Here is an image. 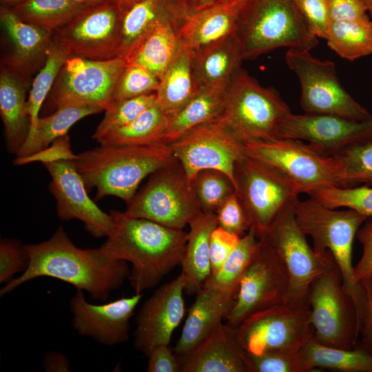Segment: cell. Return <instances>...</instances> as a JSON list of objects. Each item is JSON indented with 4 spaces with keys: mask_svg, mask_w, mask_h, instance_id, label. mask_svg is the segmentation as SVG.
<instances>
[{
    "mask_svg": "<svg viewBox=\"0 0 372 372\" xmlns=\"http://www.w3.org/2000/svg\"><path fill=\"white\" fill-rule=\"evenodd\" d=\"M218 226L222 229L243 236L250 229L244 209L235 192L216 211Z\"/></svg>",
    "mask_w": 372,
    "mask_h": 372,
    "instance_id": "7dc6e473",
    "label": "cell"
},
{
    "mask_svg": "<svg viewBox=\"0 0 372 372\" xmlns=\"http://www.w3.org/2000/svg\"><path fill=\"white\" fill-rule=\"evenodd\" d=\"M11 7L24 21L51 32L87 9L68 0H24Z\"/></svg>",
    "mask_w": 372,
    "mask_h": 372,
    "instance_id": "74e56055",
    "label": "cell"
},
{
    "mask_svg": "<svg viewBox=\"0 0 372 372\" xmlns=\"http://www.w3.org/2000/svg\"><path fill=\"white\" fill-rule=\"evenodd\" d=\"M156 92L135 98L111 101L92 138L98 141L111 130L121 127L135 119L156 101Z\"/></svg>",
    "mask_w": 372,
    "mask_h": 372,
    "instance_id": "7bdbcfd3",
    "label": "cell"
},
{
    "mask_svg": "<svg viewBox=\"0 0 372 372\" xmlns=\"http://www.w3.org/2000/svg\"><path fill=\"white\" fill-rule=\"evenodd\" d=\"M180 26L168 19L156 23L124 57L126 63L140 65L160 79L180 47Z\"/></svg>",
    "mask_w": 372,
    "mask_h": 372,
    "instance_id": "f1b7e54d",
    "label": "cell"
},
{
    "mask_svg": "<svg viewBox=\"0 0 372 372\" xmlns=\"http://www.w3.org/2000/svg\"><path fill=\"white\" fill-rule=\"evenodd\" d=\"M174 158L169 143L103 145L76 154L72 160L94 200L105 196L129 203L141 181Z\"/></svg>",
    "mask_w": 372,
    "mask_h": 372,
    "instance_id": "3957f363",
    "label": "cell"
},
{
    "mask_svg": "<svg viewBox=\"0 0 372 372\" xmlns=\"http://www.w3.org/2000/svg\"><path fill=\"white\" fill-rule=\"evenodd\" d=\"M304 372L328 369L340 372H372V355L358 342L352 349L331 347L313 339L300 350Z\"/></svg>",
    "mask_w": 372,
    "mask_h": 372,
    "instance_id": "d6a6232c",
    "label": "cell"
},
{
    "mask_svg": "<svg viewBox=\"0 0 372 372\" xmlns=\"http://www.w3.org/2000/svg\"><path fill=\"white\" fill-rule=\"evenodd\" d=\"M311 32L325 38L331 19L328 0H292Z\"/></svg>",
    "mask_w": 372,
    "mask_h": 372,
    "instance_id": "c3c4849f",
    "label": "cell"
},
{
    "mask_svg": "<svg viewBox=\"0 0 372 372\" xmlns=\"http://www.w3.org/2000/svg\"><path fill=\"white\" fill-rule=\"evenodd\" d=\"M123 10L107 0L88 8L52 32V41L70 56L94 60L119 56Z\"/></svg>",
    "mask_w": 372,
    "mask_h": 372,
    "instance_id": "9a60e30c",
    "label": "cell"
},
{
    "mask_svg": "<svg viewBox=\"0 0 372 372\" xmlns=\"http://www.w3.org/2000/svg\"><path fill=\"white\" fill-rule=\"evenodd\" d=\"M181 274L158 287L138 311L133 345L146 356L158 344H169L185 313Z\"/></svg>",
    "mask_w": 372,
    "mask_h": 372,
    "instance_id": "ffe728a7",
    "label": "cell"
},
{
    "mask_svg": "<svg viewBox=\"0 0 372 372\" xmlns=\"http://www.w3.org/2000/svg\"><path fill=\"white\" fill-rule=\"evenodd\" d=\"M338 156L344 187L372 186V134L344 148Z\"/></svg>",
    "mask_w": 372,
    "mask_h": 372,
    "instance_id": "ab89813d",
    "label": "cell"
},
{
    "mask_svg": "<svg viewBox=\"0 0 372 372\" xmlns=\"http://www.w3.org/2000/svg\"><path fill=\"white\" fill-rule=\"evenodd\" d=\"M0 21L12 47L3 65L27 79L45 63L52 32L24 21L8 6L1 7Z\"/></svg>",
    "mask_w": 372,
    "mask_h": 372,
    "instance_id": "7402d4cb",
    "label": "cell"
},
{
    "mask_svg": "<svg viewBox=\"0 0 372 372\" xmlns=\"http://www.w3.org/2000/svg\"><path fill=\"white\" fill-rule=\"evenodd\" d=\"M126 65L123 57L94 60L70 56L61 66L45 101L50 111L73 105H94L105 110Z\"/></svg>",
    "mask_w": 372,
    "mask_h": 372,
    "instance_id": "4fadbf2b",
    "label": "cell"
},
{
    "mask_svg": "<svg viewBox=\"0 0 372 372\" xmlns=\"http://www.w3.org/2000/svg\"><path fill=\"white\" fill-rule=\"evenodd\" d=\"M371 134L372 119L357 121L334 114L291 113L281 123L278 138L304 141L320 154L335 156Z\"/></svg>",
    "mask_w": 372,
    "mask_h": 372,
    "instance_id": "ac0fdd59",
    "label": "cell"
},
{
    "mask_svg": "<svg viewBox=\"0 0 372 372\" xmlns=\"http://www.w3.org/2000/svg\"><path fill=\"white\" fill-rule=\"evenodd\" d=\"M285 59L299 80L300 104L304 113L334 114L357 121L372 119V114L342 87L333 61L294 49H289Z\"/></svg>",
    "mask_w": 372,
    "mask_h": 372,
    "instance_id": "8fae6325",
    "label": "cell"
},
{
    "mask_svg": "<svg viewBox=\"0 0 372 372\" xmlns=\"http://www.w3.org/2000/svg\"><path fill=\"white\" fill-rule=\"evenodd\" d=\"M104 110L103 107L94 105L66 106L40 117L35 131L26 138L16 154L17 157H26L45 148L58 138L67 134L70 128L79 120Z\"/></svg>",
    "mask_w": 372,
    "mask_h": 372,
    "instance_id": "836d02e7",
    "label": "cell"
},
{
    "mask_svg": "<svg viewBox=\"0 0 372 372\" xmlns=\"http://www.w3.org/2000/svg\"><path fill=\"white\" fill-rule=\"evenodd\" d=\"M26 80L3 65L0 73V114L10 152L17 154L25 141L30 121L25 96Z\"/></svg>",
    "mask_w": 372,
    "mask_h": 372,
    "instance_id": "83f0119b",
    "label": "cell"
},
{
    "mask_svg": "<svg viewBox=\"0 0 372 372\" xmlns=\"http://www.w3.org/2000/svg\"><path fill=\"white\" fill-rule=\"evenodd\" d=\"M364 303L360 322L358 343L372 355V276L360 281Z\"/></svg>",
    "mask_w": 372,
    "mask_h": 372,
    "instance_id": "db71d44e",
    "label": "cell"
},
{
    "mask_svg": "<svg viewBox=\"0 0 372 372\" xmlns=\"http://www.w3.org/2000/svg\"><path fill=\"white\" fill-rule=\"evenodd\" d=\"M149 176L127 203L126 215L182 230L203 212L191 181L174 156Z\"/></svg>",
    "mask_w": 372,
    "mask_h": 372,
    "instance_id": "52a82bcc",
    "label": "cell"
},
{
    "mask_svg": "<svg viewBox=\"0 0 372 372\" xmlns=\"http://www.w3.org/2000/svg\"><path fill=\"white\" fill-rule=\"evenodd\" d=\"M194 7L196 10H200L205 8L213 6L218 2L222 1L221 0H189Z\"/></svg>",
    "mask_w": 372,
    "mask_h": 372,
    "instance_id": "6f0895ef",
    "label": "cell"
},
{
    "mask_svg": "<svg viewBox=\"0 0 372 372\" xmlns=\"http://www.w3.org/2000/svg\"><path fill=\"white\" fill-rule=\"evenodd\" d=\"M245 1H220L196 11L178 29L180 42L196 50L234 36Z\"/></svg>",
    "mask_w": 372,
    "mask_h": 372,
    "instance_id": "d4e9b609",
    "label": "cell"
},
{
    "mask_svg": "<svg viewBox=\"0 0 372 372\" xmlns=\"http://www.w3.org/2000/svg\"><path fill=\"white\" fill-rule=\"evenodd\" d=\"M76 156V154H74L71 149L70 137L67 134L32 155L26 157H16L13 163L16 165H21L39 161L44 165L60 161L73 160Z\"/></svg>",
    "mask_w": 372,
    "mask_h": 372,
    "instance_id": "f907efd6",
    "label": "cell"
},
{
    "mask_svg": "<svg viewBox=\"0 0 372 372\" xmlns=\"http://www.w3.org/2000/svg\"><path fill=\"white\" fill-rule=\"evenodd\" d=\"M202 211L216 212L236 192L234 183L225 173L216 169L200 171L191 180Z\"/></svg>",
    "mask_w": 372,
    "mask_h": 372,
    "instance_id": "60d3db41",
    "label": "cell"
},
{
    "mask_svg": "<svg viewBox=\"0 0 372 372\" xmlns=\"http://www.w3.org/2000/svg\"><path fill=\"white\" fill-rule=\"evenodd\" d=\"M291 113L274 88L262 86L241 68L226 90L218 118L246 145L277 138Z\"/></svg>",
    "mask_w": 372,
    "mask_h": 372,
    "instance_id": "8992f818",
    "label": "cell"
},
{
    "mask_svg": "<svg viewBox=\"0 0 372 372\" xmlns=\"http://www.w3.org/2000/svg\"><path fill=\"white\" fill-rule=\"evenodd\" d=\"M169 143L190 181L200 171L211 169L227 174L235 186L234 167L247 154L245 145L219 118Z\"/></svg>",
    "mask_w": 372,
    "mask_h": 372,
    "instance_id": "2e32d148",
    "label": "cell"
},
{
    "mask_svg": "<svg viewBox=\"0 0 372 372\" xmlns=\"http://www.w3.org/2000/svg\"><path fill=\"white\" fill-rule=\"evenodd\" d=\"M196 11L189 0H138L123 11L119 56L124 58L158 21L172 19L181 25Z\"/></svg>",
    "mask_w": 372,
    "mask_h": 372,
    "instance_id": "484cf974",
    "label": "cell"
},
{
    "mask_svg": "<svg viewBox=\"0 0 372 372\" xmlns=\"http://www.w3.org/2000/svg\"><path fill=\"white\" fill-rule=\"evenodd\" d=\"M242 61L235 35L194 50L193 70L198 88L229 85L242 68Z\"/></svg>",
    "mask_w": 372,
    "mask_h": 372,
    "instance_id": "f546056e",
    "label": "cell"
},
{
    "mask_svg": "<svg viewBox=\"0 0 372 372\" xmlns=\"http://www.w3.org/2000/svg\"><path fill=\"white\" fill-rule=\"evenodd\" d=\"M234 176L236 193L249 227L258 238L300 194L296 186L280 172L247 154L236 163Z\"/></svg>",
    "mask_w": 372,
    "mask_h": 372,
    "instance_id": "9c48e42d",
    "label": "cell"
},
{
    "mask_svg": "<svg viewBox=\"0 0 372 372\" xmlns=\"http://www.w3.org/2000/svg\"><path fill=\"white\" fill-rule=\"evenodd\" d=\"M68 56V53L52 41L46 61L34 77L27 99V110L30 121L28 137L35 131L42 105L52 87L61 66Z\"/></svg>",
    "mask_w": 372,
    "mask_h": 372,
    "instance_id": "f35d334b",
    "label": "cell"
},
{
    "mask_svg": "<svg viewBox=\"0 0 372 372\" xmlns=\"http://www.w3.org/2000/svg\"><path fill=\"white\" fill-rule=\"evenodd\" d=\"M288 287L283 261L269 242L259 238L258 248L240 280L226 323L238 327L251 314L283 302Z\"/></svg>",
    "mask_w": 372,
    "mask_h": 372,
    "instance_id": "e0dca14e",
    "label": "cell"
},
{
    "mask_svg": "<svg viewBox=\"0 0 372 372\" xmlns=\"http://www.w3.org/2000/svg\"><path fill=\"white\" fill-rule=\"evenodd\" d=\"M308 196L330 208L350 209L366 218L372 216V186L331 187Z\"/></svg>",
    "mask_w": 372,
    "mask_h": 372,
    "instance_id": "b9f144b4",
    "label": "cell"
},
{
    "mask_svg": "<svg viewBox=\"0 0 372 372\" xmlns=\"http://www.w3.org/2000/svg\"><path fill=\"white\" fill-rule=\"evenodd\" d=\"M193 56L194 50L180 43L174 59L159 79L156 101L169 116L180 111L198 90Z\"/></svg>",
    "mask_w": 372,
    "mask_h": 372,
    "instance_id": "4dcf8cb0",
    "label": "cell"
},
{
    "mask_svg": "<svg viewBox=\"0 0 372 372\" xmlns=\"http://www.w3.org/2000/svg\"><path fill=\"white\" fill-rule=\"evenodd\" d=\"M313 340L331 347L352 349L359 339V320L355 302L343 283L333 258L309 291Z\"/></svg>",
    "mask_w": 372,
    "mask_h": 372,
    "instance_id": "ba28073f",
    "label": "cell"
},
{
    "mask_svg": "<svg viewBox=\"0 0 372 372\" xmlns=\"http://www.w3.org/2000/svg\"><path fill=\"white\" fill-rule=\"evenodd\" d=\"M196 296L173 349L178 357L188 354L205 340L226 319L236 300L235 295L206 287Z\"/></svg>",
    "mask_w": 372,
    "mask_h": 372,
    "instance_id": "cb8c5ba5",
    "label": "cell"
},
{
    "mask_svg": "<svg viewBox=\"0 0 372 372\" xmlns=\"http://www.w3.org/2000/svg\"><path fill=\"white\" fill-rule=\"evenodd\" d=\"M159 79L144 68L127 64L120 74L112 94L111 101L138 97L156 92Z\"/></svg>",
    "mask_w": 372,
    "mask_h": 372,
    "instance_id": "ee69618b",
    "label": "cell"
},
{
    "mask_svg": "<svg viewBox=\"0 0 372 372\" xmlns=\"http://www.w3.org/2000/svg\"><path fill=\"white\" fill-rule=\"evenodd\" d=\"M356 237L362 247V254L354 266L355 279L360 282L372 276V216L368 218L358 229Z\"/></svg>",
    "mask_w": 372,
    "mask_h": 372,
    "instance_id": "816d5d0a",
    "label": "cell"
},
{
    "mask_svg": "<svg viewBox=\"0 0 372 372\" xmlns=\"http://www.w3.org/2000/svg\"><path fill=\"white\" fill-rule=\"evenodd\" d=\"M143 296L136 293L108 303L93 304L85 300L83 290L76 289L70 300L72 327L79 335L105 346L123 344L129 338L130 320Z\"/></svg>",
    "mask_w": 372,
    "mask_h": 372,
    "instance_id": "44dd1931",
    "label": "cell"
},
{
    "mask_svg": "<svg viewBox=\"0 0 372 372\" xmlns=\"http://www.w3.org/2000/svg\"><path fill=\"white\" fill-rule=\"evenodd\" d=\"M235 37L243 61L280 48L310 51L318 43L292 0H246Z\"/></svg>",
    "mask_w": 372,
    "mask_h": 372,
    "instance_id": "277c9868",
    "label": "cell"
},
{
    "mask_svg": "<svg viewBox=\"0 0 372 372\" xmlns=\"http://www.w3.org/2000/svg\"><path fill=\"white\" fill-rule=\"evenodd\" d=\"M70 362L65 354L59 351H49L45 354L43 366L46 372H68Z\"/></svg>",
    "mask_w": 372,
    "mask_h": 372,
    "instance_id": "9f6ffc18",
    "label": "cell"
},
{
    "mask_svg": "<svg viewBox=\"0 0 372 372\" xmlns=\"http://www.w3.org/2000/svg\"><path fill=\"white\" fill-rule=\"evenodd\" d=\"M247 154L289 179L300 194L327 187H344L338 156H326L302 141L277 138L247 144Z\"/></svg>",
    "mask_w": 372,
    "mask_h": 372,
    "instance_id": "30bf717a",
    "label": "cell"
},
{
    "mask_svg": "<svg viewBox=\"0 0 372 372\" xmlns=\"http://www.w3.org/2000/svg\"><path fill=\"white\" fill-rule=\"evenodd\" d=\"M238 328L220 323L188 354L178 357L180 372H247Z\"/></svg>",
    "mask_w": 372,
    "mask_h": 372,
    "instance_id": "603a6c76",
    "label": "cell"
},
{
    "mask_svg": "<svg viewBox=\"0 0 372 372\" xmlns=\"http://www.w3.org/2000/svg\"><path fill=\"white\" fill-rule=\"evenodd\" d=\"M43 165L51 177L49 189L56 199L59 218L79 220L93 236L107 237L113 229L112 216L103 211L89 197L83 179L72 160Z\"/></svg>",
    "mask_w": 372,
    "mask_h": 372,
    "instance_id": "d6986e66",
    "label": "cell"
},
{
    "mask_svg": "<svg viewBox=\"0 0 372 372\" xmlns=\"http://www.w3.org/2000/svg\"><path fill=\"white\" fill-rule=\"evenodd\" d=\"M222 1H231V0H221Z\"/></svg>",
    "mask_w": 372,
    "mask_h": 372,
    "instance_id": "be15d7a7",
    "label": "cell"
},
{
    "mask_svg": "<svg viewBox=\"0 0 372 372\" xmlns=\"http://www.w3.org/2000/svg\"><path fill=\"white\" fill-rule=\"evenodd\" d=\"M68 1L78 6H80L84 8H91L94 6H96L98 4H100L107 0H68Z\"/></svg>",
    "mask_w": 372,
    "mask_h": 372,
    "instance_id": "680465c9",
    "label": "cell"
},
{
    "mask_svg": "<svg viewBox=\"0 0 372 372\" xmlns=\"http://www.w3.org/2000/svg\"><path fill=\"white\" fill-rule=\"evenodd\" d=\"M113 229L101 249L110 256L130 262L128 276L136 293L156 286L180 265L188 233L125 212L112 211Z\"/></svg>",
    "mask_w": 372,
    "mask_h": 372,
    "instance_id": "7a4b0ae2",
    "label": "cell"
},
{
    "mask_svg": "<svg viewBox=\"0 0 372 372\" xmlns=\"http://www.w3.org/2000/svg\"><path fill=\"white\" fill-rule=\"evenodd\" d=\"M240 237L217 226L209 239L211 274L216 273L236 247Z\"/></svg>",
    "mask_w": 372,
    "mask_h": 372,
    "instance_id": "681fc988",
    "label": "cell"
},
{
    "mask_svg": "<svg viewBox=\"0 0 372 372\" xmlns=\"http://www.w3.org/2000/svg\"><path fill=\"white\" fill-rule=\"evenodd\" d=\"M331 21H370L368 12L361 0H328Z\"/></svg>",
    "mask_w": 372,
    "mask_h": 372,
    "instance_id": "f5cc1de1",
    "label": "cell"
},
{
    "mask_svg": "<svg viewBox=\"0 0 372 372\" xmlns=\"http://www.w3.org/2000/svg\"><path fill=\"white\" fill-rule=\"evenodd\" d=\"M168 118L155 101L130 123L110 131L97 141L103 145H147L165 142Z\"/></svg>",
    "mask_w": 372,
    "mask_h": 372,
    "instance_id": "e575fe53",
    "label": "cell"
},
{
    "mask_svg": "<svg viewBox=\"0 0 372 372\" xmlns=\"http://www.w3.org/2000/svg\"><path fill=\"white\" fill-rule=\"evenodd\" d=\"M228 85L200 87L191 100L169 116L164 141L170 143L193 128L218 118Z\"/></svg>",
    "mask_w": 372,
    "mask_h": 372,
    "instance_id": "1f68e13d",
    "label": "cell"
},
{
    "mask_svg": "<svg viewBox=\"0 0 372 372\" xmlns=\"http://www.w3.org/2000/svg\"><path fill=\"white\" fill-rule=\"evenodd\" d=\"M361 1H362L364 6L366 7L368 14H369L372 17V0H361Z\"/></svg>",
    "mask_w": 372,
    "mask_h": 372,
    "instance_id": "94428289",
    "label": "cell"
},
{
    "mask_svg": "<svg viewBox=\"0 0 372 372\" xmlns=\"http://www.w3.org/2000/svg\"><path fill=\"white\" fill-rule=\"evenodd\" d=\"M29 264L26 245L15 239L3 238L0 242V283H6L12 276L23 272Z\"/></svg>",
    "mask_w": 372,
    "mask_h": 372,
    "instance_id": "bcb514c9",
    "label": "cell"
},
{
    "mask_svg": "<svg viewBox=\"0 0 372 372\" xmlns=\"http://www.w3.org/2000/svg\"><path fill=\"white\" fill-rule=\"evenodd\" d=\"M296 222L313 242L318 254L329 251L342 273L345 289L352 297L358 312L359 324L362 315L364 295L357 282L353 265V245L360 227L367 219L350 209L330 208L310 197L293 204Z\"/></svg>",
    "mask_w": 372,
    "mask_h": 372,
    "instance_id": "5b68a950",
    "label": "cell"
},
{
    "mask_svg": "<svg viewBox=\"0 0 372 372\" xmlns=\"http://www.w3.org/2000/svg\"><path fill=\"white\" fill-rule=\"evenodd\" d=\"M189 231L180 264L185 293L196 295L211 273L209 239L218 226L214 212H202L188 225Z\"/></svg>",
    "mask_w": 372,
    "mask_h": 372,
    "instance_id": "4316f807",
    "label": "cell"
},
{
    "mask_svg": "<svg viewBox=\"0 0 372 372\" xmlns=\"http://www.w3.org/2000/svg\"><path fill=\"white\" fill-rule=\"evenodd\" d=\"M23 1L24 0H1V2L3 3L4 6H13Z\"/></svg>",
    "mask_w": 372,
    "mask_h": 372,
    "instance_id": "6125c7cd",
    "label": "cell"
},
{
    "mask_svg": "<svg viewBox=\"0 0 372 372\" xmlns=\"http://www.w3.org/2000/svg\"><path fill=\"white\" fill-rule=\"evenodd\" d=\"M29 264L0 290L3 296L39 277H51L88 293L95 300L106 301L130 273L127 262L106 254L101 247L81 249L70 239L62 226L45 241L27 245Z\"/></svg>",
    "mask_w": 372,
    "mask_h": 372,
    "instance_id": "6da1fadb",
    "label": "cell"
},
{
    "mask_svg": "<svg viewBox=\"0 0 372 372\" xmlns=\"http://www.w3.org/2000/svg\"><path fill=\"white\" fill-rule=\"evenodd\" d=\"M259 246V238L249 229L240 237L236 247L220 269L211 274L203 287L212 288L236 297L240 280Z\"/></svg>",
    "mask_w": 372,
    "mask_h": 372,
    "instance_id": "8d00e7d4",
    "label": "cell"
},
{
    "mask_svg": "<svg viewBox=\"0 0 372 372\" xmlns=\"http://www.w3.org/2000/svg\"><path fill=\"white\" fill-rule=\"evenodd\" d=\"M247 372H304L300 352L270 350L260 354L245 351Z\"/></svg>",
    "mask_w": 372,
    "mask_h": 372,
    "instance_id": "f6af8a7d",
    "label": "cell"
},
{
    "mask_svg": "<svg viewBox=\"0 0 372 372\" xmlns=\"http://www.w3.org/2000/svg\"><path fill=\"white\" fill-rule=\"evenodd\" d=\"M148 372H180L178 357L169 344H158L153 347L147 355Z\"/></svg>",
    "mask_w": 372,
    "mask_h": 372,
    "instance_id": "11a10c76",
    "label": "cell"
},
{
    "mask_svg": "<svg viewBox=\"0 0 372 372\" xmlns=\"http://www.w3.org/2000/svg\"><path fill=\"white\" fill-rule=\"evenodd\" d=\"M324 39L338 56L353 61L372 54V22L331 21Z\"/></svg>",
    "mask_w": 372,
    "mask_h": 372,
    "instance_id": "d590c367",
    "label": "cell"
},
{
    "mask_svg": "<svg viewBox=\"0 0 372 372\" xmlns=\"http://www.w3.org/2000/svg\"><path fill=\"white\" fill-rule=\"evenodd\" d=\"M293 204L276 216L260 238L274 248L287 270L289 287L284 301L308 304L312 283L326 270L333 257L328 251L318 254L309 245L296 222Z\"/></svg>",
    "mask_w": 372,
    "mask_h": 372,
    "instance_id": "7c38bea8",
    "label": "cell"
},
{
    "mask_svg": "<svg viewBox=\"0 0 372 372\" xmlns=\"http://www.w3.org/2000/svg\"><path fill=\"white\" fill-rule=\"evenodd\" d=\"M237 328L242 347L253 354L270 350L300 352L313 338L309 304L283 301L251 314Z\"/></svg>",
    "mask_w": 372,
    "mask_h": 372,
    "instance_id": "5bb4252c",
    "label": "cell"
},
{
    "mask_svg": "<svg viewBox=\"0 0 372 372\" xmlns=\"http://www.w3.org/2000/svg\"><path fill=\"white\" fill-rule=\"evenodd\" d=\"M118 4L123 10L130 6L138 0H110Z\"/></svg>",
    "mask_w": 372,
    "mask_h": 372,
    "instance_id": "91938a15",
    "label": "cell"
}]
</instances>
